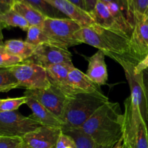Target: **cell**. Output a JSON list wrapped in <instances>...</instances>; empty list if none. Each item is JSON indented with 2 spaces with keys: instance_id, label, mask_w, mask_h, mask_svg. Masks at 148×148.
<instances>
[{
  "instance_id": "1",
  "label": "cell",
  "mask_w": 148,
  "mask_h": 148,
  "mask_svg": "<svg viewBox=\"0 0 148 148\" xmlns=\"http://www.w3.org/2000/svg\"><path fill=\"white\" fill-rule=\"evenodd\" d=\"M80 43H86L96 48L115 61L120 59L136 64L131 53L130 36L124 32L104 28L96 24L82 27L75 34Z\"/></svg>"
},
{
  "instance_id": "2",
  "label": "cell",
  "mask_w": 148,
  "mask_h": 148,
  "mask_svg": "<svg viewBox=\"0 0 148 148\" xmlns=\"http://www.w3.org/2000/svg\"><path fill=\"white\" fill-rule=\"evenodd\" d=\"M123 114L118 103L102 106L80 128L100 145L112 147L123 139Z\"/></svg>"
},
{
  "instance_id": "3",
  "label": "cell",
  "mask_w": 148,
  "mask_h": 148,
  "mask_svg": "<svg viewBox=\"0 0 148 148\" xmlns=\"http://www.w3.org/2000/svg\"><path fill=\"white\" fill-rule=\"evenodd\" d=\"M109 101L103 93L78 92L68 97L60 117L62 129L80 128L102 106Z\"/></svg>"
},
{
  "instance_id": "4",
  "label": "cell",
  "mask_w": 148,
  "mask_h": 148,
  "mask_svg": "<svg viewBox=\"0 0 148 148\" xmlns=\"http://www.w3.org/2000/svg\"><path fill=\"white\" fill-rule=\"evenodd\" d=\"M124 108L123 144L129 148H148L147 127L139 107L132 102L129 96L125 100Z\"/></svg>"
},
{
  "instance_id": "5",
  "label": "cell",
  "mask_w": 148,
  "mask_h": 148,
  "mask_svg": "<svg viewBox=\"0 0 148 148\" xmlns=\"http://www.w3.org/2000/svg\"><path fill=\"white\" fill-rule=\"evenodd\" d=\"M41 27L51 43L66 49L81 44L75 38V34L82 27L71 19L46 17Z\"/></svg>"
},
{
  "instance_id": "6",
  "label": "cell",
  "mask_w": 148,
  "mask_h": 148,
  "mask_svg": "<svg viewBox=\"0 0 148 148\" xmlns=\"http://www.w3.org/2000/svg\"><path fill=\"white\" fill-rule=\"evenodd\" d=\"M18 84V88L46 89L51 86L45 68L29 60L10 67Z\"/></svg>"
},
{
  "instance_id": "7",
  "label": "cell",
  "mask_w": 148,
  "mask_h": 148,
  "mask_svg": "<svg viewBox=\"0 0 148 148\" xmlns=\"http://www.w3.org/2000/svg\"><path fill=\"white\" fill-rule=\"evenodd\" d=\"M40 126L36 121L17 111H0V136L23 138Z\"/></svg>"
},
{
  "instance_id": "8",
  "label": "cell",
  "mask_w": 148,
  "mask_h": 148,
  "mask_svg": "<svg viewBox=\"0 0 148 148\" xmlns=\"http://www.w3.org/2000/svg\"><path fill=\"white\" fill-rule=\"evenodd\" d=\"M28 60L44 68L54 64L73 65L72 54L68 49L51 43H42L36 46L33 55Z\"/></svg>"
},
{
  "instance_id": "9",
  "label": "cell",
  "mask_w": 148,
  "mask_h": 148,
  "mask_svg": "<svg viewBox=\"0 0 148 148\" xmlns=\"http://www.w3.org/2000/svg\"><path fill=\"white\" fill-rule=\"evenodd\" d=\"M117 62L123 67L127 82L130 88V98L134 104L139 107L142 117L146 121L147 119V106L145 100V89L143 83V75L134 73L135 64L129 61L118 59Z\"/></svg>"
},
{
  "instance_id": "10",
  "label": "cell",
  "mask_w": 148,
  "mask_h": 148,
  "mask_svg": "<svg viewBox=\"0 0 148 148\" xmlns=\"http://www.w3.org/2000/svg\"><path fill=\"white\" fill-rule=\"evenodd\" d=\"M24 95L33 98L60 119L67 97L58 88L51 85L49 88L46 89L26 90Z\"/></svg>"
},
{
  "instance_id": "11",
  "label": "cell",
  "mask_w": 148,
  "mask_h": 148,
  "mask_svg": "<svg viewBox=\"0 0 148 148\" xmlns=\"http://www.w3.org/2000/svg\"><path fill=\"white\" fill-rule=\"evenodd\" d=\"M130 44L132 55L138 64L148 54V20L145 16L133 14Z\"/></svg>"
},
{
  "instance_id": "12",
  "label": "cell",
  "mask_w": 148,
  "mask_h": 148,
  "mask_svg": "<svg viewBox=\"0 0 148 148\" xmlns=\"http://www.w3.org/2000/svg\"><path fill=\"white\" fill-rule=\"evenodd\" d=\"M62 132V129L59 127L40 126L22 139L29 148H55Z\"/></svg>"
},
{
  "instance_id": "13",
  "label": "cell",
  "mask_w": 148,
  "mask_h": 148,
  "mask_svg": "<svg viewBox=\"0 0 148 148\" xmlns=\"http://www.w3.org/2000/svg\"><path fill=\"white\" fill-rule=\"evenodd\" d=\"M73 66L69 64H54L45 68L51 85L58 88L67 98L76 93L68 79V74Z\"/></svg>"
},
{
  "instance_id": "14",
  "label": "cell",
  "mask_w": 148,
  "mask_h": 148,
  "mask_svg": "<svg viewBox=\"0 0 148 148\" xmlns=\"http://www.w3.org/2000/svg\"><path fill=\"white\" fill-rule=\"evenodd\" d=\"M53 6L68 18L77 22L81 27H87L94 24V20L89 13L81 10L69 0H45Z\"/></svg>"
},
{
  "instance_id": "15",
  "label": "cell",
  "mask_w": 148,
  "mask_h": 148,
  "mask_svg": "<svg viewBox=\"0 0 148 148\" xmlns=\"http://www.w3.org/2000/svg\"><path fill=\"white\" fill-rule=\"evenodd\" d=\"M104 56V53L98 50L92 56L86 58L89 64L86 75L100 87L105 85L108 79Z\"/></svg>"
},
{
  "instance_id": "16",
  "label": "cell",
  "mask_w": 148,
  "mask_h": 148,
  "mask_svg": "<svg viewBox=\"0 0 148 148\" xmlns=\"http://www.w3.org/2000/svg\"><path fill=\"white\" fill-rule=\"evenodd\" d=\"M26 105L30 108L32 113L29 118L34 120L41 126L55 127L62 129V122L59 117L52 114L37 101L30 97H27Z\"/></svg>"
},
{
  "instance_id": "17",
  "label": "cell",
  "mask_w": 148,
  "mask_h": 148,
  "mask_svg": "<svg viewBox=\"0 0 148 148\" xmlns=\"http://www.w3.org/2000/svg\"><path fill=\"white\" fill-rule=\"evenodd\" d=\"M68 79L71 87L76 93H103L100 86L96 85L86 75L85 73L80 71L75 66H73L70 71L68 74Z\"/></svg>"
},
{
  "instance_id": "18",
  "label": "cell",
  "mask_w": 148,
  "mask_h": 148,
  "mask_svg": "<svg viewBox=\"0 0 148 148\" xmlns=\"http://www.w3.org/2000/svg\"><path fill=\"white\" fill-rule=\"evenodd\" d=\"M89 14L94 20V24L104 28L123 31L110 14L107 5L100 0H98L94 10Z\"/></svg>"
},
{
  "instance_id": "19",
  "label": "cell",
  "mask_w": 148,
  "mask_h": 148,
  "mask_svg": "<svg viewBox=\"0 0 148 148\" xmlns=\"http://www.w3.org/2000/svg\"><path fill=\"white\" fill-rule=\"evenodd\" d=\"M11 8L20 14L30 26L41 27L46 17L33 7L22 1H15Z\"/></svg>"
},
{
  "instance_id": "20",
  "label": "cell",
  "mask_w": 148,
  "mask_h": 148,
  "mask_svg": "<svg viewBox=\"0 0 148 148\" xmlns=\"http://www.w3.org/2000/svg\"><path fill=\"white\" fill-rule=\"evenodd\" d=\"M4 46L8 53L18 57L23 62L30 59L36 49L35 46L27 43L26 40L15 39L5 41Z\"/></svg>"
},
{
  "instance_id": "21",
  "label": "cell",
  "mask_w": 148,
  "mask_h": 148,
  "mask_svg": "<svg viewBox=\"0 0 148 148\" xmlns=\"http://www.w3.org/2000/svg\"><path fill=\"white\" fill-rule=\"evenodd\" d=\"M62 132L72 137L76 148H112L100 145L78 128L62 129Z\"/></svg>"
},
{
  "instance_id": "22",
  "label": "cell",
  "mask_w": 148,
  "mask_h": 148,
  "mask_svg": "<svg viewBox=\"0 0 148 148\" xmlns=\"http://www.w3.org/2000/svg\"><path fill=\"white\" fill-rule=\"evenodd\" d=\"M0 23L7 27H18L23 30H28L30 25L20 14L10 8L4 12L0 13Z\"/></svg>"
},
{
  "instance_id": "23",
  "label": "cell",
  "mask_w": 148,
  "mask_h": 148,
  "mask_svg": "<svg viewBox=\"0 0 148 148\" xmlns=\"http://www.w3.org/2000/svg\"><path fill=\"white\" fill-rule=\"evenodd\" d=\"M15 1H22L29 4L41 13L50 18H65L62 13L58 11L53 6L46 2L45 0H15Z\"/></svg>"
},
{
  "instance_id": "24",
  "label": "cell",
  "mask_w": 148,
  "mask_h": 148,
  "mask_svg": "<svg viewBox=\"0 0 148 148\" xmlns=\"http://www.w3.org/2000/svg\"><path fill=\"white\" fill-rule=\"evenodd\" d=\"M26 41L36 47L45 43H50L49 38L39 26H30L27 30Z\"/></svg>"
},
{
  "instance_id": "25",
  "label": "cell",
  "mask_w": 148,
  "mask_h": 148,
  "mask_svg": "<svg viewBox=\"0 0 148 148\" xmlns=\"http://www.w3.org/2000/svg\"><path fill=\"white\" fill-rule=\"evenodd\" d=\"M18 88V84L9 68H0V92Z\"/></svg>"
},
{
  "instance_id": "26",
  "label": "cell",
  "mask_w": 148,
  "mask_h": 148,
  "mask_svg": "<svg viewBox=\"0 0 148 148\" xmlns=\"http://www.w3.org/2000/svg\"><path fill=\"white\" fill-rule=\"evenodd\" d=\"M27 97L23 95L19 98L2 99L0 105V111H17L22 105L26 103Z\"/></svg>"
},
{
  "instance_id": "27",
  "label": "cell",
  "mask_w": 148,
  "mask_h": 148,
  "mask_svg": "<svg viewBox=\"0 0 148 148\" xmlns=\"http://www.w3.org/2000/svg\"><path fill=\"white\" fill-rule=\"evenodd\" d=\"M21 62H23L21 59L8 53L4 45L0 46V68L11 67Z\"/></svg>"
},
{
  "instance_id": "28",
  "label": "cell",
  "mask_w": 148,
  "mask_h": 148,
  "mask_svg": "<svg viewBox=\"0 0 148 148\" xmlns=\"http://www.w3.org/2000/svg\"><path fill=\"white\" fill-rule=\"evenodd\" d=\"M129 10L132 14L145 15L148 10V0H128Z\"/></svg>"
},
{
  "instance_id": "29",
  "label": "cell",
  "mask_w": 148,
  "mask_h": 148,
  "mask_svg": "<svg viewBox=\"0 0 148 148\" xmlns=\"http://www.w3.org/2000/svg\"><path fill=\"white\" fill-rule=\"evenodd\" d=\"M23 143V139L15 137L0 136V148H19Z\"/></svg>"
},
{
  "instance_id": "30",
  "label": "cell",
  "mask_w": 148,
  "mask_h": 148,
  "mask_svg": "<svg viewBox=\"0 0 148 148\" xmlns=\"http://www.w3.org/2000/svg\"><path fill=\"white\" fill-rule=\"evenodd\" d=\"M100 1L105 4H108V3H115V4H118L123 11V12L126 14L129 21L133 26V16L129 10L128 0H100Z\"/></svg>"
},
{
  "instance_id": "31",
  "label": "cell",
  "mask_w": 148,
  "mask_h": 148,
  "mask_svg": "<svg viewBox=\"0 0 148 148\" xmlns=\"http://www.w3.org/2000/svg\"><path fill=\"white\" fill-rule=\"evenodd\" d=\"M55 148H76V146L72 137L65 133L62 132Z\"/></svg>"
},
{
  "instance_id": "32",
  "label": "cell",
  "mask_w": 148,
  "mask_h": 148,
  "mask_svg": "<svg viewBox=\"0 0 148 148\" xmlns=\"http://www.w3.org/2000/svg\"><path fill=\"white\" fill-rule=\"evenodd\" d=\"M143 75V83H144V89H145V100H146V106H147V119L146 123L148 121V69H145L142 72Z\"/></svg>"
},
{
  "instance_id": "33",
  "label": "cell",
  "mask_w": 148,
  "mask_h": 148,
  "mask_svg": "<svg viewBox=\"0 0 148 148\" xmlns=\"http://www.w3.org/2000/svg\"><path fill=\"white\" fill-rule=\"evenodd\" d=\"M148 69V54L134 66V73L140 74L145 69Z\"/></svg>"
},
{
  "instance_id": "34",
  "label": "cell",
  "mask_w": 148,
  "mask_h": 148,
  "mask_svg": "<svg viewBox=\"0 0 148 148\" xmlns=\"http://www.w3.org/2000/svg\"><path fill=\"white\" fill-rule=\"evenodd\" d=\"M85 6L86 12L88 13H91L94 10L96 4H97L98 0H83Z\"/></svg>"
},
{
  "instance_id": "35",
  "label": "cell",
  "mask_w": 148,
  "mask_h": 148,
  "mask_svg": "<svg viewBox=\"0 0 148 148\" xmlns=\"http://www.w3.org/2000/svg\"><path fill=\"white\" fill-rule=\"evenodd\" d=\"M69 1H71V2H72L73 4H75V6L79 7L80 9L86 11L85 6H84V3L83 0H69Z\"/></svg>"
},
{
  "instance_id": "36",
  "label": "cell",
  "mask_w": 148,
  "mask_h": 148,
  "mask_svg": "<svg viewBox=\"0 0 148 148\" xmlns=\"http://www.w3.org/2000/svg\"><path fill=\"white\" fill-rule=\"evenodd\" d=\"M15 3V0H0V4L7 5L9 7H12L13 4Z\"/></svg>"
},
{
  "instance_id": "37",
  "label": "cell",
  "mask_w": 148,
  "mask_h": 148,
  "mask_svg": "<svg viewBox=\"0 0 148 148\" xmlns=\"http://www.w3.org/2000/svg\"><path fill=\"white\" fill-rule=\"evenodd\" d=\"M10 8H11V7H9V6L0 4V13L4 12H6V11H7V10H10Z\"/></svg>"
},
{
  "instance_id": "38",
  "label": "cell",
  "mask_w": 148,
  "mask_h": 148,
  "mask_svg": "<svg viewBox=\"0 0 148 148\" xmlns=\"http://www.w3.org/2000/svg\"><path fill=\"white\" fill-rule=\"evenodd\" d=\"M112 148H123V139L120 140V141L118 142L114 146H113Z\"/></svg>"
},
{
  "instance_id": "39",
  "label": "cell",
  "mask_w": 148,
  "mask_h": 148,
  "mask_svg": "<svg viewBox=\"0 0 148 148\" xmlns=\"http://www.w3.org/2000/svg\"><path fill=\"white\" fill-rule=\"evenodd\" d=\"M3 28H4V26L0 23V39H1V40H3V38H4L3 37V33H2Z\"/></svg>"
},
{
  "instance_id": "40",
  "label": "cell",
  "mask_w": 148,
  "mask_h": 148,
  "mask_svg": "<svg viewBox=\"0 0 148 148\" xmlns=\"http://www.w3.org/2000/svg\"><path fill=\"white\" fill-rule=\"evenodd\" d=\"M19 148H29V147H28V146L26 145L25 144V143L23 142V143H22V145H20V147H19Z\"/></svg>"
},
{
  "instance_id": "41",
  "label": "cell",
  "mask_w": 148,
  "mask_h": 148,
  "mask_svg": "<svg viewBox=\"0 0 148 148\" xmlns=\"http://www.w3.org/2000/svg\"><path fill=\"white\" fill-rule=\"evenodd\" d=\"M145 17L147 18V20H148V10H147V11L146 14H145Z\"/></svg>"
},
{
  "instance_id": "42",
  "label": "cell",
  "mask_w": 148,
  "mask_h": 148,
  "mask_svg": "<svg viewBox=\"0 0 148 148\" xmlns=\"http://www.w3.org/2000/svg\"><path fill=\"white\" fill-rule=\"evenodd\" d=\"M3 45H4V43H3V41L1 39H0V46H3Z\"/></svg>"
},
{
  "instance_id": "43",
  "label": "cell",
  "mask_w": 148,
  "mask_h": 148,
  "mask_svg": "<svg viewBox=\"0 0 148 148\" xmlns=\"http://www.w3.org/2000/svg\"><path fill=\"white\" fill-rule=\"evenodd\" d=\"M147 134H148V121L147 122Z\"/></svg>"
},
{
  "instance_id": "44",
  "label": "cell",
  "mask_w": 148,
  "mask_h": 148,
  "mask_svg": "<svg viewBox=\"0 0 148 148\" xmlns=\"http://www.w3.org/2000/svg\"><path fill=\"white\" fill-rule=\"evenodd\" d=\"M1 101H2V99H0V105H1Z\"/></svg>"
},
{
  "instance_id": "45",
  "label": "cell",
  "mask_w": 148,
  "mask_h": 148,
  "mask_svg": "<svg viewBox=\"0 0 148 148\" xmlns=\"http://www.w3.org/2000/svg\"><path fill=\"white\" fill-rule=\"evenodd\" d=\"M123 145H124V144H123ZM124 147H125V148H129V147H128L126 145H124Z\"/></svg>"
},
{
  "instance_id": "46",
  "label": "cell",
  "mask_w": 148,
  "mask_h": 148,
  "mask_svg": "<svg viewBox=\"0 0 148 148\" xmlns=\"http://www.w3.org/2000/svg\"><path fill=\"white\" fill-rule=\"evenodd\" d=\"M123 148H125V147H124V145H123Z\"/></svg>"
},
{
  "instance_id": "47",
  "label": "cell",
  "mask_w": 148,
  "mask_h": 148,
  "mask_svg": "<svg viewBox=\"0 0 148 148\" xmlns=\"http://www.w3.org/2000/svg\"></svg>"
}]
</instances>
